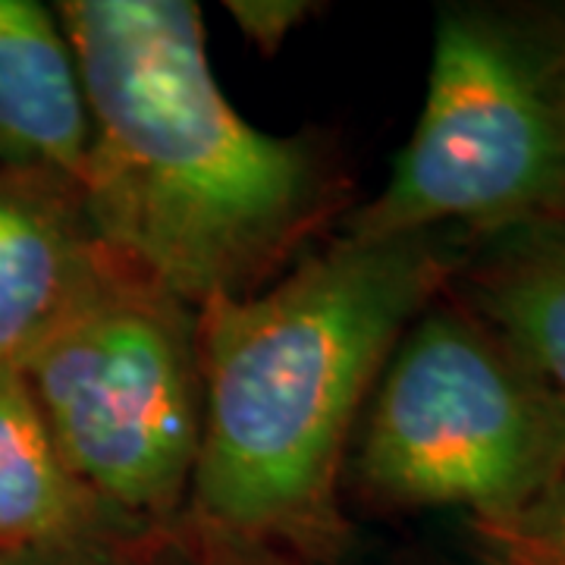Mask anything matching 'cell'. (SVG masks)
Here are the masks:
<instances>
[{"label":"cell","mask_w":565,"mask_h":565,"mask_svg":"<svg viewBox=\"0 0 565 565\" xmlns=\"http://www.w3.org/2000/svg\"><path fill=\"white\" fill-rule=\"evenodd\" d=\"M92 120L82 199L104 245L189 308L267 289L345 204L321 141L226 102L192 0L54 7Z\"/></svg>","instance_id":"cell-1"},{"label":"cell","mask_w":565,"mask_h":565,"mask_svg":"<svg viewBox=\"0 0 565 565\" xmlns=\"http://www.w3.org/2000/svg\"><path fill=\"white\" fill-rule=\"evenodd\" d=\"M471 243L459 230L337 236L262 292L202 305V449L177 534L333 563L349 537L340 478L364 405Z\"/></svg>","instance_id":"cell-2"},{"label":"cell","mask_w":565,"mask_h":565,"mask_svg":"<svg viewBox=\"0 0 565 565\" xmlns=\"http://www.w3.org/2000/svg\"><path fill=\"white\" fill-rule=\"evenodd\" d=\"M531 221H565V3L444 7L422 117L340 236L478 239Z\"/></svg>","instance_id":"cell-3"},{"label":"cell","mask_w":565,"mask_h":565,"mask_svg":"<svg viewBox=\"0 0 565 565\" xmlns=\"http://www.w3.org/2000/svg\"><path fill=\"white\" fill-rule=\"evenodd\" d=\"M20 371L85 493L173 544L202 449L199 311L117 258Z\"/></svg>","instance_id":"cell-4"},{"label":"cell","mask_w":565,"mask_h":565,"mask_svg":"<svg viewBox=\"0 0 565 565\" xmlns=\"http://www.w3.org/2000/svg\"><path fill=\"white\" fill-rule=\"evenodd\" d=\"M565 459V403L444 292L412 321L364 405L345 471L386 509L497 519Z\"/></svg>","instance_id":"cell-5"},{"label":"cell","mask_w":565,"mask_h":565,"mask_svg":"<svg viewBox=\"0 0 565 565\" xmlns=\"http://www.w3.org/2000/svg\"><path fill=\"white\" fill-rule=\"evenodd\" d=\"M114 262L76 182L0 167V364L20 367Z\"/></svg>","instance_id":"cell-6"},{"label":"cell","mask_w":565,"mask_h":565,"mask_svg":"<svg viewBox=\"0 0 565 565\" xmlns=\"http://www.w3.org/2000/svg\"><path fill=\"white\" fill-rule=\"evenodd\" d=\"M88 148V104L57 13L39 0H0V167L82 189Z\"/></svg>","instance_id":"cell-7"},{"label":"cell","mask_w":565,"mask_h":565,"mask_svg":"<svg viewBox=\"0 0 565 565\" xmlns=\"http://www.w3.org/2000/svg\"><path fill=\"white\" fill-rule=\"evenodd\" d=\"M122 550L126 534L73 478L17 364H0V559L63 550Z\"/></svg>","instance_id":"cell-8"},{"label":"cell","mask_w":565,"mask_h":565,"mask_svg":"<svg viewBox=\"0 0 565 565\" xmlns=\"http://www.w3.org/2000/svg\"><path fill=\"white\" fill-rule=\"evenodd\" d=\"M446 292L565 403V221L478 236Z\"/></svg>","instance_id":"cell-9"},{"label":"cell","mask_w":565,"mask_h":565,"mask_svg":"<svg viewBox=\"0 0 565 565\" xmlns=\"http://www.w3.org/2000/svg\"><path fill=\"white\" fill-rule=\"evenodd\" d=\"M484 565H565V459L525 503L497 519H475Z\"/></svg>","instance_id":"cell-10"},{"label":"cell","mask_w":565,"mask_h":565,"mask_svg":"<svg viewBox=\"0 0 565 565\" xmlns=\"http://www.w3.org/2000/svg\"><path fill=\"white\" fill-rule=\"evenodd\" d=\"M230 17L239 22L245 39L262 51H277L282 39L311 13L305 0H233L226 3Z\"/></svg>","instance_id":"cell-11"},{"label":"cell","mask_w":565,"mask_h":565,"mask_svg":"<svg viewBox=\"0 0 565 565\" xmlns=\"http://www.w3.org/2000/svg\"><path fill=\"white\" fill-rule=\"evenodd\" d=\"M173 544L180 546L189 565H299L267 546L236 544L207 534H177Z\"/></svg>","instance_id":"cell-12"},{"label":"cell","mask_w":565,"mask_h":565,"mask_svg":"<svg viewBox=\"0 0 565 565\" xmlns=\"http://www.w3.org/2000/svg\"><path fill=\"white\" fill-rule=\"evenodd\" d=\"M136 553H122V550H63V553H41V556H22L17 563L22 565H120L132 559Z\"/></svg>","instance_id":"cell-13"}]
</instances>
